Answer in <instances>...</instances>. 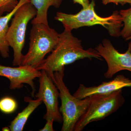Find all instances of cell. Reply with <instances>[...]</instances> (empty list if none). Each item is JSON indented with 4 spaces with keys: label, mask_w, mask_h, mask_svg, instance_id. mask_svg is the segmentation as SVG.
<instances>
[{
    "label": "cell",
    "mask_w": 131,
    "mask_h": 131,
    "mask_svg": "<svg viewBox=\"0 0 131 131\" xmlns=\"http://www.w3.org/2000/svg\"><path fill=\"white\" fill-rule=\"evenodd\" d=\"M86 58L102 60L95 49L85 50L81 40L73 36L71 31L64 30L59 34L58 42L51 53L36 69L45 71L52 78L54 72L64 69L65 66Z\"/></svg>",
    "instance_id": "obj_1"
},
{
    "label": "cell",
    "mask_w": 131,
    "mask_h": 131,
    "mask_svg": "<svg viewBox=\"0 0 131 131\" xmlns=\"http://www.w3.org/2000/svg\"><path fill=\"white\" fill-rule=\"evenodd\" d=\"M95 3L92 0L88 7L82 8L76 14H68L62 12L57 13L54 19L61 22L64 30L72 31L85 26L101 25L106 28L111 36H121V28L124 26L119 12L114 11L106 17L98 15L95 11Z\"/></svg>",
    "instance_id": "obj_2"
},
{
    "label": "cell",
    "mask_w": 131,
    "mask_h": 131,
    "mask_svg": "<svg viewBox=\"0 0 131 131\" xmlns=\"http://www.w3.org/2000/svg\"><path fill=\"white\" fill-rule=\"evenodd\" d=\"M30 34L29 47L24 55L21 65H27L37 69L51 52L58 42L59 34L49 25L33 24Z\"/></svg>",
    "instance_id": "obj_3"
},
{
    "label": "cell",
    "mask_w": 131,
    "mask_h": 131,
    "mask_svg": "<svg viewBox=\"0 0 131 131\" xmlns=\"http://www.w3.org/2000/svg\"><path fill=\"white\" fill-rule=\"evenodd\" d=\"M64 69L54 72L52 78L59 93L61 105L59 111L63 119L61 131H74L75 126L89 106L90 96L80 99L71 94L63 81Z\"/></svg>",
    "instance_id": "obj_4"
},
{
    "label": "cell",
    "mask_w": 131,
    "mask_h": 131,
    "mask_svg": "<svg viewBox=\"0 0 131 131\" xmlns=\"http://www.w3.org/2000/svg\"><path fill=\"white\" fill-rule=\"evenodd\" d=\"M122 89L103 94L90 96V103L84 114L75 126L74 131H81L90 123L98 121L115 112L125 102Z\"/></svg>",
    "instance_id": "obj_5"
},
{
    "label": "cell",
    "mask_w": 131,
    "mask_h": 131,
    "mask_svg": "<svg viewBox=\"0 0 131 131\" xmlns=\"http://www.w3.org/2000/svg\"><path fill=\"white\" fill-rule=\"evenodd\" d=\"M37 10L30 2L20 6L12 18L8 28L7 40L14 52L13 65H21L24 55L22 49L25 45L26 31L29 21L36 16Z\"/></svg>",
    "instance_id": "obj_6"
},
{
    "label": "cell",
    "mask_w": 131,
    "mask_h": 131,
    "mask_svg": "<svg viewBox=\"0 0 131 131\" xmlns=\"http://www.w3.org/2000/svg\"><path fill=\"white\" fill-rule=\"evenodd\" d=\"M41 71L39 89L35 96L41 100L46 107V112L43 118L46 121L53 119L55 122L61 123L63 119L58 107V90L47 72L44 70Z\"/></svg>",
    "instance_id": "obj_7"
},
{
    "label": "cell",
    "mask_w": 131,
    "mask_h": 131,
    "mask_svg": "<svg viewBox=\"0 0 131 131\" xmlns=\"http://www.w3.org/2000/svg\"><path fill=\"white\" fill-rule=\"evenodd\" d=\"M95 49L107 63V70L104 74L105 78H112L122 70L131 72V54L129 50L125 53H120L115 48L111 41L107 39H103Z\"/></svg>",
    "instance_id": "obj_8"
},
{
    "label": "cell",
    "mask_w": 131,
    "mask_h": 131,
    "mask_svg": "<svg viewBox=\"0 0 131 131\" xmlns=\"http://www.w3.org/2000/svg\"><path fill=\"white\" fill-rule=\"evenodd\" d=\"M41 75V71L30 66L20 65L13 68L0 64V76L9 80L10 89H20L24 86V84H28L32 89L33 96L35 90L33 80L40 77Z\"/></svg>",
    "instance_id": "obj_9"
},
{
    "label": "cell",
    "mask_w": 131,
    "mask_h": 131,
    "mask_svg": "<svg viewBox=\"0 0 131 131\" xmlns=\"http://www.w3.org/2000/svg\"><path fill=\"white\" fill-rule=\"evenodd\" d=\"M131 87V80L122 75H118L113 80L103 82L98 86L88 87L80 84L73 95L82 99L95 94H103L113 93L123 88Z\"/></svg>",
    "instance_id": "obj_10"
},
{
    "label": "cell",
    "mask_w": 131,
    "mask_h": 131,
    "mask_svg": "<svg viewBox=\"0 0 131 131\" xmlns=\"http://www.w3.org/2000/svg\"><path fill=\"white\" fill-rule=\"evenodd\" d=\"M27 2H30V0H19L18 5L13 11L8 13L5 16H0V54L3 58L9 57V46L7 40L9 21L18 8Z\"/></svg>",
    "instance_id": "obj_11"
},
{
    "label": "cell",
    "mask_w": 131,
    "mask_h": 131,
    "mask_svg": "<svg viewBox=\"0 0 131 131\" xmlns=\"http://www.w3.org/2000/svg\"><path fill=\"white\" fill-rule=\"evenodd\" d=\"M25 101L28 102L27 106L21 112L19 113L11 122L9 127L12 131H22L27 119L31 114L42 103L39 99L32 100L30 97H25Z\"/></svg>",
    "instance_id": "obj_12"
},
{
    "label": "cell",
    "mask_w": 131,
    "mask_h": 131,
    "mask_svg": "<svg viewBox=\"0 0 131 131\" xmlns=\"http://www.w3.org/2000/svg\"><path fill=\"white\" fill-rule=\"evenodd\" d=\"M62 0H30L37 10V14L31 21L32 25L43 24L48 25L47 12L49 7L53 6L58 8L60 6Z\"/></svg>",
    "instance_id": "obj_13"
},
{
    "label": "cell",
    "mask_w": 131,
    "mask_h": 131,
    "mask_svg": "<svg viewBox=\"0 0 131 131\" xmlns=\"http://www.w3.org/2000/svg\"><path fill=\"white\" fill-rule=\"evenodd\" d=\"M119 13L124 24L121 31V36L126 40H128L131 36V7L128 9L121 10Z\"/></svg>",
    "instance_id": "obj_14"
},
{
    "label": "cell",
    "mask_w": 131,
    "mask_h": 131,
    "mask_svg": "<svg viewBox=\"0 0 131 131\" xmlns=\"http://www.w3.org/2000/svg\"><path fill=\"white\" fill-rule=\"evenodd\" d=\"M18 107L17 102L12 97L5 96L0 100V111L6 114L15 112Z\"/></svg>",
    "instance_id": "obj_15"
},
{
    "label": "cell",
    "mask_w": 131,
    "mask_h": 131,
    "mask_svg": "<svg viewBox=\"0 0 131 131\" xmlns=\"http://www.w3.org/2000/svg\"><path fill=\"white\" fill-rule=\"evenodd\" d=\"M19 2L18 0H0V16L5 13H9L13 11Z\"/></svg>",
    "instance_id": "obj_16"
},
{
    "label": "cell",
    "mask_w": 131,
    "mask_h": 131,
    "mask_svg": "<svg viewBox=\"0 0 131 131\" xmlns=\"http://www.w3.org/2000/svg\"><path fill=\"white\" fill-rule=\"evenodd\" d=\"M102 3L104 5H106L110 3H113L116 5L121 4L124 5L129 4L131 6V0H102Z\"/></svg>",
    "instance_id": "obj_17"
},
{
    "label": "cell",
    "mask_w": 131,
    "mask_h": 131,
    "mask_svg": "<svg viewBox=\"0 0 131 131\" xmlns=\"http://www.w3.org/2000/svg\"><path fill=\"white\" fill-rule=\"evenodd\" d=\"M46 124L43 128L40 129V131H54L53 128V124L54 121L53 119L48 120L46 121Z\"/></svg>",
    "instance_id": "obj_18"
},
{
    "label": "cell",
    "mask_w": 131,
    "mask_h": 131,
    "mask_svg": "<svg viewBox=\"0 0 131 131\" xmlns=\"http://www.w3.org/2000/svg\"><path fill=\"white\" fill-rule=\"evenodd\" d=\"M73 2L75 3H78L81 5L83 8L88 7L89 5V0H73Z\"/></svg>",
    "instance_id": "obj_19"
},
{
    "label": "cell",
    "mask_w": 131,
    "mask_h": 131,
    "mask_svg": "<svg viewBox=\"0 0 131 131\" xmlns=\"http://www.w3.org/2000/svg\"><path fill=\"white\" fill-rule=\"evenodd\" d=\"M2 130L3 131H11L9 127H3L2 128Z\"/></svg>",
    "instance_id": "obj_20"
},
{
    "label": "cell",
    "mask_w": 131,
    "mask_h": 131,
    "mask_svg": "<svg viewBox=\"0 0 131 131\" xmlns=\"http://www.w3.org/2000/svg\"><path fill=\"white\" fill-rule=\"evenodd\" d=\"M128 50H129L131 54V42L129 43Z\"/></svg>",
    "instance_id": "obj_21"
},
{
    "label": "cell",
    "mask_w": 131,
    "mask_h": 131,
    "mask_svg": "<svg viewBox=\"0 0 131 131\" xmlns=\"http://www.w3.org/2000/svg\"><path fill=\"white\" fill-rule=\"evenodd\" d=\"M131 39V36L130 37H129V39H128V40H129V39Z\"/></svg>",
    "instance_id": "obj_22"
}]
</instances>
